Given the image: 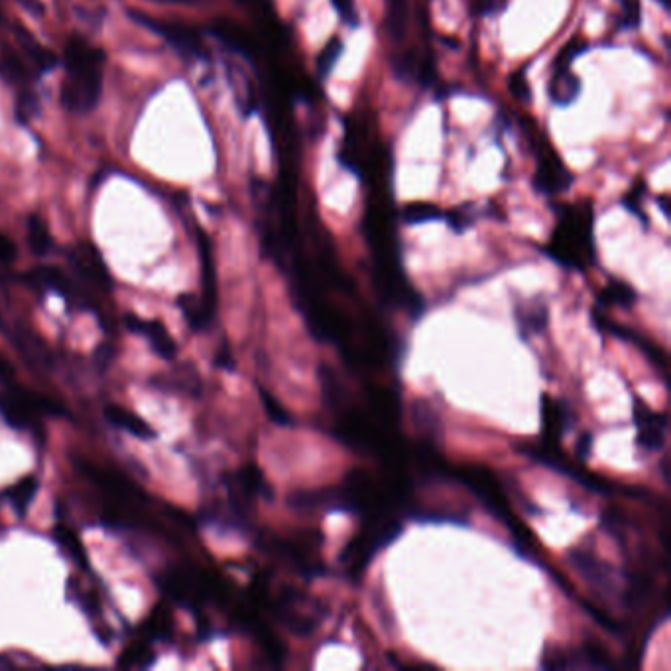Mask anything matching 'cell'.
I'll return each instance as SVG.
<instances>
[{
  "label": "cell",
  "mask_w": 671,
  "mask_h": 671,
  "mask_svg": "<svg viewBox=\"0 0 671 671\" xmlns=\"http://www.w3.org/2000/svg\"><path fill=\"white\" fill-rule=\"evenodd\" d=\"M172 614L166 607H156L144 622V638L150 640H166L172 636Z\"/></svg>",
  "instance_id": "22"
},
{
  "label": "cell",
  "mask_w": 671,
  "mask_h": 671,
  "mask_svg": "<svg viewBox=\"0 0 671 671\" xmlns=\"http://www.w3.org/2000/svg\"><path fill=\"white\" fill-rule=\"evenodd\" d=\"M18 256L16 244L12 243L10 237L0 233V264H12Z\"/></svg>",
  "instance_id": "34"
},
{
  "label": "cell",
  "mask_w": 671,
  "mask_h": 671,
  "mask_svg": "<svg viewBox=\"0 0 671 671\" xmlns=\"http://www.w3.org/2000/svg\"><path fill=\"white\" fill-rule=\"evenodd\" d=\"M178 305L182 309L183 317H185L189 329L201 331V329H205L211 323V317L207 315V311L203 309V305H201V302L197 298L180 296L178 298Z\"/></svg>",
  "instance_id": "23"
},
{
  "label": "cell",
  "mask_w": 671,
  "mask_h": 671,
  "mask_svg": "<svg viewBox=\"0 0 671 671\" xmlns=\"http://www.w3.org/2000/svg\"><path fill=\"white\" fill-rule=\"evenodd\" d=\"M642 193H644V185H642V189H640V182H638L636 187H632V189L626 193V197H624V207H626L628 211H632L636 217H642V221L646 223V217H644V213H642V209H640Z\"/></svg>",
  "instance_id": "31"
},
{
  "label": "cell",
  "mask_w": 671,
  "mask_h": 671,
  "mask_svg": "<svg viewBox=\"0 0 671 671\" xmlns=\"http://www.w3.org/2000/svg\"><path fill=\"white\" fill-rule=\"evenodd\" d=\"M634 424L638 427V445L642 451H658L666 441L668 420L666 414H658L644 402L634 400Z\"/></svg>",
  "instance_id": "9"
},
{
  "label": "cell",
  "mask_w": 671,
  "mask_h": 671,
  "mask_svg": "<svg viewBox=\"0 0 671 671\" xmlns=\"http://www.w3.org/2000/svg\"><path fill=\"white\" fill-rule=\"evenodd\" d=\"M587 50V44L581 38H573L563 46L559 56L553 61V73L549 81L548 93L549 99L559 105L567 107L571 105L579 93H581V81L579 77L571 71V63L577 60L583 52Z\"/></svg>",
  "instance_id": "4"
},
{
  "label": "cell",
  "mask_w": 671,
  "mask_h": 671,
  "mask_svg": "<svg viewBox=\"0 0 671 671\" xmlns=\"http://www.w3.org/2000/svg\"><path fill=\"white\" fill-rule=\"evenodd\" d=\"M126 14L140 26L152 30L160 38H164L182 58L185 60H207V50L203 46V40L199 32L183 22H168L160 18H152L140 10H126Z\"/></svg>",
  "instance_id": "3"
},
{
  "label": "cell",
  "mask_w": 671,
  "mask_h": 671,
  "mask_svg": "<svg viewBox=\"0 0 671 671\" xmlns=\"http://www.w3.org/2000/svg\"><path fill=\"white\" fill-rule=\"evenodd\" d=\"M197 244H199V256H201V284H203V296L199 302L207 315L213 319L217 309V278H215V262L209 239L203 231H197Z\"/></svg>",
  "instance_id": "12"
},
{
  "label": "cell",
  "mask_w": 671,
  "mask_h": 671,
  "mask_svg": "<svg viewBox=\"0 0 671 671\" xmlns=\"http://www.w3.org/2000/svg\"><path fill=\"white\" fill-rule=\"evenodd\" d=\"M124 325L134 335L144 337L158 357H162L166 361H172L178 355V345H176L174 337L170 335V331L166 329V325L162 321L142 319L134 313H128V315H124Z\"/></svg>",
  "instance_id": "8"
},
{
  "label": "cell",
  "mask_w": 671,
  "mask_h": 671,
  "mask_svg": "<svg viewBox=\"0 0 671 671\" xmlns=\"http://www.w3.org/2000/svg\"><path fill=\"white\" fill-rule=\"evenodd\" d=\"M447 221L453 227V231H457V233H463L473 223V219L469 217L467 209H455V211H451L447 215Z\"/></svg>",
  "instance_id": "33"
},
{
  "label": "cell",
  "mask_w": 671,
  "mask_h": 671,
  "mask_svg": "<svg viewBox=\"0 0 671 671\" xmlns=\"http://www.w3.org/2000/svg\"><path fill=\"white\" fill-rule=\"evenodd\" d=\"M591 447H593V435H591L589 431H585V433L579 437V441H577V455L583 457V459L589 457Z\"/></svg>",
  "instance_id": "35"
},
{
  "label": "cell",
  "mask_w": 671,
  "mask_h": 671,
  "mask_svg": "<svg viewBox=\"0 0 671 671\" xmlns=\"http://www.w3.org/2000/svg\"><path fill=\"white\" fill-rule=\"evenodd\" d=\"M544 254L567 270H587L597 262L595 209L589 199L557 207V223Z\"/></svg>",
  "instance_id": "1"
},
{
  "label": "cell",
  "mask_w": 671,
  "mask_h": 671,
  "mask_svg": "<svg viewBox=\"0 0 671 671\" xmlns=\"http://www.w3.org/2000/svg\"><path fill=\"white\" fill-rule=\"evenodd\" d=\"M154 660L152 656V650H150V644L148 640L144 638L142 642H136V644H130L119 658V666L122 668H144L148 666L150 662Z\"/></svg>",
  "instance_id": "25"
},
{
  "label": "cell",
  "mask_w": 671,
  "mask_h": 671,
  "mask_svg": "<svg viewBox=\"0 0 671 671\" xmlns=\"http://www.w3.org/2000/svg\"><path fill=\"white\" fill-rule=\"evenodd\" d=\"M40 113V99L32 87H22L18 89V99H16V119L26 124L38 117Z\"/></svg>",
  "instance_id": "26"
},
{
  "label": "cell",
  "mask_w": 671,
  "mask_h": 671,
  "mask_svg": "<svg viewBox=\"0 0 671 671\" xmlns=\"http://www.w3.org/2000/svg\"><path fill=\"white\" fill-rule=\"evenodd\" d=\"M573 565L577 567V571L591 581L595 587L601 589H610V569L607 565H603L591 551L587 549L575 548L569 553Z\"/></svg>",
  "instance_id": "15"
},
{
  "label": "cell",
  "mask_w": 671,
  "mask_h": 671,
  "mask_svg": "<svg viewBox=\"0 0 671 671\" xmlns=\"http://www.w3.org/2000/svg\"><path fill=\"white\" fill-rule=\"evenodd\" d=\"M341 54H343V42L339 38H331L317 58V69L321 77H327L335 69Z\"/></svg>",
  "instance_id": "28"
},
{
  "label": "cell",
  "mask_w": 671,
  "mask_h": 671,
  "mask_svg": "<svg viewBox=\"0 0 671 671\" xmlns=\"http://www.w3.org/2000/svg\"><path fill=\"white\" fill-rule=\"evenodd\" d=\"M510 91L514 93V97L518 99V101H528L530 99V87H528V83H526V77H524V71H520V73H514L512 77H510Z\"/></svg>",
  "instance_id": "32"
},
{
  "label": "cell",
  "mask_w": 671,
  "mask_h": 671,
  "mask_svg": "<svg viewBox=\"0 0 671 671\" xmlns=\"http://www.w3.org/2000/svg\"><path fill=\"white\" fill-rule=\"evenodd\" d=\"M260 394H262V402H264V408H266V414L270 416V420L276 422V424H280V426H290L292 422H290L288 412L270 394H266L264 390Z\"/></svg>",
  "instance_id": "29"
},
{
  "label": "cell",
  "mask_w": 671,
  "mask_h": 671,
  "mask_svg": "<svg viewBox=\"0 0 671 671\" xmlns=\"http://www.w3.org/2000/svg\"><path fill=\"white\" fill-rule=\"evenodd\" d=\"M24 280L36 288V290H50V292H56L65 298V302L69 307H79L83 311H95V304L93 300L89 298L87 292L79 290L77 284L67 278V274L56 268V266H38V268H32Z\"/></svg>",
  "instance_id": "6"
},
{
  "label": "cell",
  "mask_w": 671,
  "mask_h": 671,
  "mask_svg": "<svg viewBox=\"0 0 671 671\" xmlns=\"http://www.w3.org/2000/svg\"><path fill=\"white\" fill-rule=\"evenodd\" d=\"M65 79L61 83V105L75 115L91 113L101 97L105 54L81 36H71L63 48Z\"/></svg>",
  "instance_id": "2"
},
{
  "label": "cell",
  "mask_w": 671,
  "mask_h": 671,
  "mask_svg": "<svg viewBox=\"0 0 671 671\" xmlns=\"http://www.w3.org/2000/svg\"><path fill=\"white\" fill-rule=\"evenodd\" d=\"M12 376H14V370H12V366H10V363H8L6 359H2V357H0V378H2L4 382H10V380H12Z\"/></svg>",
  "instance_id": "37"
},
{
  "label": "cell",
  "mask_w": 671,
  "mask_h": 671,
  "mask_svg": "<svg viewBox=\"0 0 671 671\" xmlns=\"http://www.w3.org/2000/svg\"><path fill=\"white\" fill-rule=\"evenodd\" d=\"M105 420L111 426L126 431L128 435L136 437V439H154L156 433L150 424H146L140 416H136L134 412H130L128 408H122L119 404H111L105 408Z\"/></svg>",
  "instance_id": "14"
},
{
  "label": "cell",
  "mask_w": 671,
  "mask_h": 671,
  "mask_svg": "<svg viewBox=\"0 0 671 671\" xmlns=\"http://www.w3.org/2000/svg\"><path fill=\"white\" fill-rule=\"evenodd\" d=\"M636 302V292L622 280L610 278L603 292L599 294V305L605 307H630Z\"/></svg>",
  "instance_id": "20"
},
{
  "label": "cell",
  "mask_w": 671,
  "mask_h": 671,
  "mask_svg": "<svg viewBox=\"0 0 671 671\" xmlns=\"http://www.w3.org/2000/svg\"><path fill=\"white\" fill-rule=\"evenodd\" d=\"M38 479L36 477H24L20 479L16 485L4 488L2 490V498L14 508V512L18 516H24L38 492Z\"/></svg>",
  "instance_id": "18"
},
{
  "label": "cell",
  "mask_w": 671,
  "mask_h": 671,
  "mask_svg": "<svg viewBox=\"0 0 671 671\" xmlns=\"http://www.w3.org/2000/svg\"><path fill=\"white\" fill-rule=\"evenodd\" d=\"M28 244L36 256H46L52 250V233L48 223L38 215L28 217Z\"/></svg>",
  "instance_id": "21"
},
{
  "label": "cell",
  "mask_w": 671,
  "mask_h": 671,
  "mask_svg": "<svg viewBox=\"0 0 671 671\" xmlns=\"http://www.w3.org/2000/svg\"><path fill=\"white\" fill-rule=\"evenodd\" d=\"M532 144L536 146L538 158L534 187L544 195H559L569 189L573 183V174L565 166L563 158L555 152L548 138H544V134H538L532 138Z\"/></svg>",
  "instance_id": "5"
},
{
  "label": "cell",
  "mask_w": 671,
  "mask_h": 671,
  "mask_svg": "<svg viewBox=\"0 0 671 671\" xmlns=\"http://www.w3.org/2000/svg\"><path fill=\"white\" fill-rule=\"evenodd\" d=\"M0 331H4L8 335V339L12 341V345L18 349V353L30 363V365L40 366V368H50L52 366V359H50V351L46 349V345L28 329L14 325L12 329L6 327L4 319L0 321Z\"/></svg>",
  "instance_id": "11"
},
{
  "label": "cell",
  "mask_w": 671,
  "mask_h": 671,
  "mask_svg": "<svg viewBox=\"0 0 671 671\" xmlns=\"http://www.w3.org/2000/svg\"><path fill=\"white\" fill-rule=\"evenodd\" d=\"M331 2H333L335 10H337L339 18H341L347 26L357 28V26L361 24V22H359V12H357L353 0H331Z\"/></svg>",
  "instance_id": "30"
},
{
  "label": "cell",
  "mask_w": 671,
  "mask_h": 671,
  "mask_svg": "<svg viewBox=\"0 0 671 671\" xmlns=\"http://www.w3.org/2000/svg\"><path fill=\"white\" fill-rule=\"evenodd\" d=\"M618 30H636L642 22V4L640 0H616Z\"/></svg>",
  "instance_id": "24"
},
{
  "label": "cell",
  "mask_w": 671,
  "mask_h": 671,
  "mask_svg": "<svg viewBox=\"0 0 671 671\" xmlns=\"http://www.w3.org/2000/svg\"><path fill=\"white\" fill-rule=\"evenodd\" d=\"M542 402H544L542 420H544V433H546L544 437H546L548 443H557L559 435L571 424L569 414H567L563 404H559L557 400H553L549 396H544Z\"/></svg>",
  "instance_id": "17"
},
{
  "label": "cell",
  "mask_w": 671,
  "mask_h": 671,
  "mask_svg": "<svg viewBox=\"0 0 671 671\" xmlns=\"http://www.w3.org/2000/svg\"><path fill=\"white\" fill-rule=\"evenodd\" d=\"M67 260L83 280H87L89 284H93V286H97L105 292H111L113 278L107 270V264H105L101 252L93 244L87 243V241L73 244L67 250Z\"/></svg>",
  "instance_id": "7"
},
{
  "label": "cell",
  "mask_w": 671,
  "mask_h": 671,
  "mask_svg": "<svg viewBox=\"0 0 671 671\" xmlns=\"http://www.w3.org/2000/svg\"><path fill=\"white\" fill-rule=\"evenodd\" d=\"M518 327L524 337L542 333L548 325V304L542 300H532L516 307Z\"/></svg>",
  "instance_id": "16"
},
{
  "label": "cell",
  "mask_w": 671,
  "mask_h": 671,
  "mask_svg": "<svg viewBox=\"0 0 671 671\" xmlns=\"http://www.w3.org/2000/svg\"><path fill=\"white\" fill-rule=\"evenodd\" d=\"M12 32H14V40H16V46H18L20 54L32 65L34 71L48 73V71L56 69L58 56L54 52H50L46 46H42L26 26L14 24Z\"/></svg>",
  "instance_id": "10"
},
{
  "label": "cell",
  "mask_w": 671,
  "mask_h": 671,
  "mask_svg": "<svg viewBox=\"0 0 671 671\" xmlns=\"http://www.w3.org/2000/svg\"><path fill=\"white\" fill-rule=\"evenodd\" d=\"M26 12H30L32 16H44V4L42 0H16Z\"/></svg>",
  "instance_id": "36"
},
{
  "label": "cell",
  "mask_w": 671,
  "mask_h": 671,
  "mask_svg": "<svg viewBox=\"0 0 671 671\" xmlns=\"http://www.w3.org/2000/svg\"><path fill=\"white\" fill-rule=\"evenodd\" d=\"M54 538L60 544L61 548L65 549V553L83 569H89V555L83 548L79 536L69 528V526H61L58 524L54 528Z\"/></svg>",
  "instance_id": "19"
},
{
  "label": "cell",
  "mask_w": 671,
  "mask_h": 671,
  "mask_svg": "<svg viewBox=\"0 0 671 671\" xmlns=\"http://www.w3.org/2000/svg\"><path fill=\"white\" fill-rule=\"evenodd\" d=\"M441 217L443 213L431 203H410L402 211V221L408 225H418V223H426V221L441 219Z\"/></svg>",
  "instance_id": "27"
},
{
  "label": "cell",
  "mask_w": 671,
  "mask_h": 671,
  "mask_svg": "<svg viewBox=\"0 0 671 671\" xmlns=\"http://www.w3.org/2000/svg\"><path fill=\"white\" fill-rule=\"evenodd\" d=\"M32 71H34L32 65L20 54V50H14L10 46L0 48V79L2 81L18 89L30 87Z\"/></svg>",
  "instance_id": "13"
}]
</instances>
